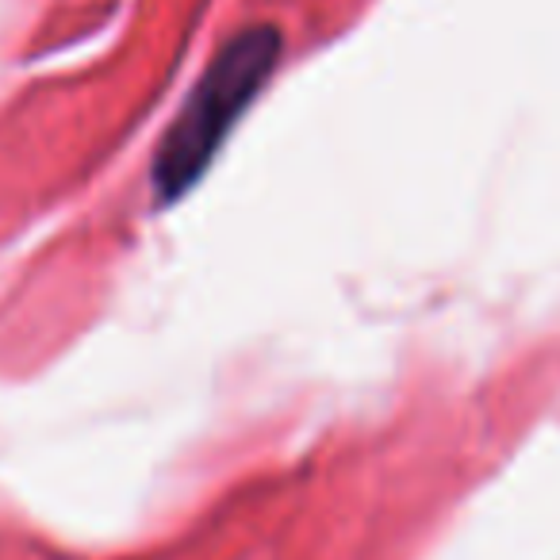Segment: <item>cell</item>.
I'll return each mask as SVG.
<instances>
[{"label":"cell","mask_w":560,"mask_h":560,"mask_svg":"<svg viewBox=\"0 0 560 560\" xmlns=\"http://www.w3.org/2000/svg\"><path fill=\"white\" fill-rule=\"evenodd\" d=\"M277 55L280 35L272 27L238 32L219 50L215 62L208 66L200 85L188 96L185 112L173 119L170 135L158 147L154 180L162 200H177L180 192H188L200 180V173L211 165L231 127L238 124V116L254 104V96L269 81Z\"/></svg>","instance_id":"1"}]
</instances>
